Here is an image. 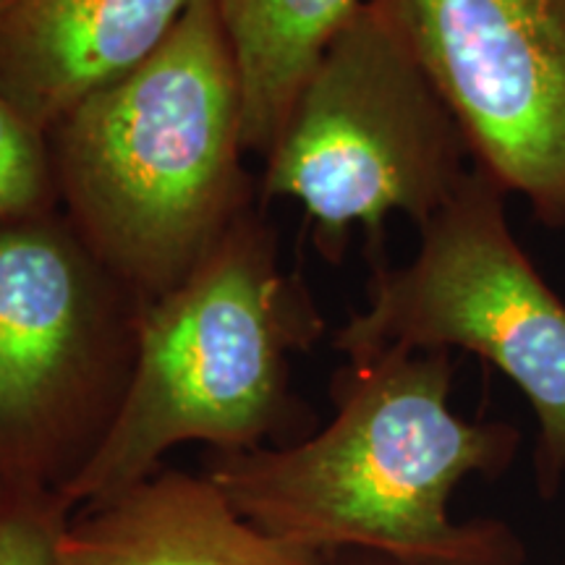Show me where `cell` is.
Listing matches in <instances>:
<instances>
[{
  "label": "cell",
  "mask_w": 565,
  "mask_h": 565,
  "mask_svg": "<svg viewBox=\"0 0 565 565\" xmlns=\"http://www.w3.org/2000/svg\"><path fill=\"white\" fill-rule=\"evenodd\" d=\"M448 351H383L330 383L335 414L288 445L212 454L207 475L249 524L317 555L366 553L406 565H515L500 524H456L448 503L471 475L511 463V424L450 408Z\"/></svg>",
  "instance_id": "1"
},
{
  "label": "cell",
  "mask_w": 565,
  "mask_h": 565,
  "mask_svg": "<svg viewBox=\"0 0 565 565\" xmlns=\"http://www.w3.org/2000/svg\"><path fill=\"white\" fill-rule=\"evenodd\" d=\"M58 210L139 301L173 291L257 207L242 87L215 0L47 131Z\"/></svg>",
  "instance_id": "2"
},
{
  "label": "cell",
  "mask_w": 565,
  "mask_h": 565,
  "mask_svg": "<svg viewBox=\"0 0 565 565\" xmlns=\"http://www.w3.org/2000/svg\"><path fill=\"white\" fill-rule=\"evenodd\" d=\"M301 273L280 265L263 207L141 317L139 359L121 414L87 469L66 487L79 511L145 482L186 443L212 454L286 440L309 408L291 387V356L324 335Z\"/></svg>",
  "instance_id": "3"
},
{
  "label": "cell",
  "mask_w": 565,
  "mask_h": 565,
  "mask_svg": "<svg viewBox=\"0 0 565 565\" xmlns=\"http://www.w3.org/2000/svg\"><path fill=\"white\" fill-rule=\"evenodd\" d=\"M471 168L454 110L380 6L364 0L296 92L265 154L259 202H299L330 265L362 228L374 267L385 263L387 217L398 212L419 228Z\"/></svg>",
  "instance_id": "4"
},
{
  "label": "cell",
  "mask_w": 565,
  "mask_h": 565,
  "mask_svg": "<svg viewBox=\"0 0 565 565\" xmlns=\"http://www.w3.org/2000/svg\"><path fill=\"white\" fill-rule=\"evenodd\" d=\"M508 189L475 166L454 200L419 225L404 265L380 263L366 309L333 338L349 362L383 351H469L526 395L536 419L534 475L565 477V301L536 273L508 223Z\"/></svg>",
  "instance_id": "5"
},
{
  "label": "cell",
  "mask_w": 565,
  "mask_h": 565,
  "mask_svg": "<svg viewBox=\"0 0 565 565\" xmlns=\"http://www.w3.org/2000/svg\"><path fill=\"white\" fill-rule=\"evenodd\" d=\"M145 307L61 210L0 221V463L66 492L121 414Z\"/></svg>",
  "instance_id": "6"
},
{
  "label": "cell",
  "mask_w": 565,
  "mask_h": 565,
  "mask_svg": "<svg viewBox=\"0 0 565 565\" xmlns=\"http://www.w3.org/2000/svg\"><path fill=\"white\" fill-rule=\"evenodd\" d=\"M469 139L475 166L565 225V0H374Z\"/></svg>",
  "instance_id": "7"
},
{
  "label": "cell",
  "mask_w": 565,
  "mask_h": 565,
  "mask_svg": "<svg viewBox=\"0 0 565 565\" xmlns=\"http://www.w3.org/2000/svg\"><path fill=\"white\" fill-rule=\"evenodd\" d=\"M192 0H0V95L51 131L145 63Z\"/></svg>",
  "instance_id": "8"
},
{
  "label": "cell",
  "mask_w": 565,
  "mask_h": 565,
  "mask_svg": "<svg viewBox=\"0 0 565 565\" xmlns=\"http://www.w3.org/2000/svg\"><path fill=\"white\" fill-rule=\"evenodd\" d=\"M322 557L249 524L207 475L158 469L79 508L58 565H322Z\"/></svg>",
  "instance_id": "9"
},
{
  "label": "cell",
  "mask_w": 565,
  "mask_h": 565,
  "mask_svg": "<svg viewBox=\"0 0 565 565\" xmlns=\"http://www.w3.org/2000/svg\"><path fill=\"white\" fill-rule=\"evenodd\" d=\"M242 87L246 152L265 158L296 92L364 0H215Z\"/></svg>",
  "instance_id": "10"
},
{
  "label": "cell",
  "mask_w": 565,
  "mask_h": 565,
  "mask_svg": "<svg viewBox=\"0 0 565 565\" xmlns=\"http://www.w3.org/2000/svg\"><path fill=\"white\" fill-rule=\"evenodd\" d=\"M74 513L61 490L0 463V565H58Z\"/></svg>",
  "instance_id": "11"
},
{
  "label": "cell",
  "mask_w": 565,
  "mask_h": 565,
  "mask_svg": "<svg viewBox=\"0 0 565 565\" xmlns=\"http://www.w3.org/2000/svg\"><path fill=\"white\" fill-rule=\"evenodd\" d=\"M58 210L47 134L0 95V221Z\"/></svg>",
  "instance_id": "12"
},
{
  "label": "cell",
  "mask_w": 565,
  "mask_h": 565,
  "mask_svg": "<svg viewBox=\"0 0 565 565\" xmlns=\"http://www.w3.org/2000/svg\"><path fill=\"white\" fill-rule=\"evenodd\" d=\"M322 565H406V563L391 561V557H380V555H366V553H333L322 557Z\"/></svg>",
  "instance_id": "13"
}]
</instances>
